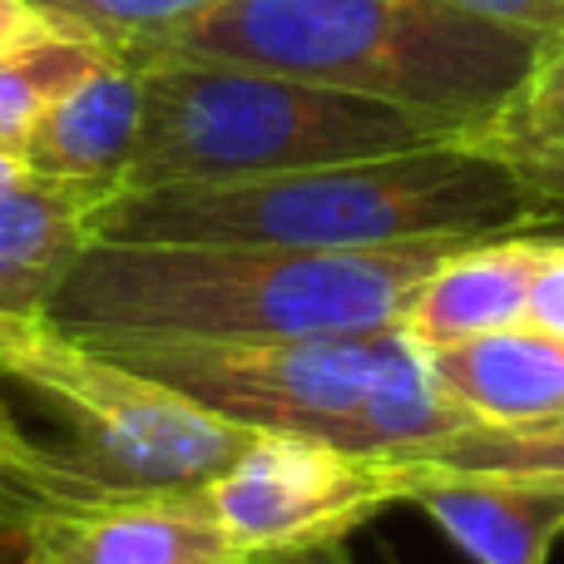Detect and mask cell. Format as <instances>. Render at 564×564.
Returning <instances> with one entry per match:
<instances>
[{"label": "cell", "mask_w": 564, "mask_h": 564, "mask_svg": "<svg viewBox=\"0 0 564 564\" xmlns=\"http://www.w3.org/2000/svg\"><path fill=\"white\" fill-rule=\"evenodd\" d=\"M0 401H6V391H0Z\"/></svg>", "instance_id": "24"}, {"label": "cell", "mask_w": 564, "mask_h": 564, "mask_svg": "<svg viewBox=\"0 0 564 564\" xmlns=\"http://www.w3.org/2000/svg\"><path fill=\"white\" fill-rule=\"evenodd\" d=\"M545 40L441 0H218L164 55L258 65L486 139Z\"/></svg>", "instance_id": "3"}, {"label": "cell", "mask_w": 564, "mask_h": 564, "mask_svg": "<svg viewBox=\"0 0 564 564\" xmlns=\"http://www.w3.org/2000/svg\"><path fill=\"white\" fill-rule=\"evenodd\" d=\"M204 496L248 560H278L347 545L361 525L406 506V480L391 456L263 431Z\"/></svg>", "instance_id": "7"}, {"label": "cell", "mask_w": 564, "mask_h": 564, "mask_svg": "<svg viewBox=\"0 0 564 564\" xmlns=\"http://www.w3.org/2000/svg\"><path fill=\"white\" fill-rule=\"evenodd\" d=\"M105 59V45L69 30H50L30 45L0 50V149L20 159V144L35 129V119Z\"/></svg>", "instance_id": "15"}, {"label": "cell", "mask_w": 564, "mask_h": 564, "mask_svg": "<svg viewBox=\"0 0 564 564\" xmlns=\"http://www.w3.org/2000/svg\"><path fill=\"white\" fill-rule=\"evenodd\" d=\"M248 564H351V560L341 545H332V550H312V555H278V560H248Z\"/></svg>", "instance_id": "22"}, {"label": "cell", "mask_w": 564, "mask_h": 564, "mask_svg": "<svg viewBox=\"0 0 564 564\" xmlns=\"http://www.w3.org/2000/svg\"><path fill=\"white\" fill-rule=\"evenodd\" d=\"M406 460L446 470H510V476H555L564 480V416L545 426H460L451 436L431 441L421 451H406Z\"/></svg>", "instance_id": "18"}, {"label": "cell", "mask_w": 564, "mask_h": 564, "mask_svg": "<svg viewBox=\"0 0 564 564\" xmlns=\"http://www.w3.org/2000/svg\"><path fill=\"white\" fill-rule=\"evenodd\" d=\"M89 496H99V490H89L69 470V460L50 446V436H35L10 411V401H0V564L20 560L30 530L50 506H69V500Z\"/></svg>", "instance_id": "14"}, {"label": "cell", "mask_w": 564, "mask_h": 564, "mask_svg": "<svg viewBox=\"0 0 564 564\" xmlns=\"http://www.w3.org/2000/svg\"><path fill=\"white\" fill-rule=\"evenodd\" d=\"M525 327L564 341V234H555L545 263H540L535 292H530V307H525Z\"/></svg>", "instance_id": "20"}, {"label": "cell", "mask_w": 564, "mask_h": 564, "mask_svg": "<svg viewBox=\"0 0 564 564\" xmlns=\"http://www.w3.org/2000/svg\"><path fill=\"white\" fill-rule=\"evenodd\" d=\"M426 361L436 387L466 411L470 426L520 431L564 416V341L525 322L426 351Z\"/></svg>", "instance_id": "13"}, {"label": "cell", "mask_w": 564, "mask_h": 564, "mask_svg": "<svg viewBox=\"0 0 564 564\" xmlns=\"http://www.w3.org/2000/svg\"><path fill=\"white\" fill-rule=\"evenodd\" d=\"M30 6L69 35H85L109 55L149 65L218 0H30Z\"/></svg>", "instance_id": "16"}, {"label": "cell", "mask_w": 564, "mask_h": 564, "mask_svg": "<svg viewBox=\"0 0 564 564\" xmlns=\"http://www.w3.org/2000/svg\"><path fill=\"white\" fill-rule=\"evenodd\" d=\"M0 391L55 426L50 446L99 496L208 490L253 441L50 317H0Z\"/></svg>", "instance_id": "6"}, {"label": "cell", "mask_w": 564, "mask_h": 564, "mask_svg": "<svg viewBox=\"0 0 564 564\" xmlns=\"http://www.w3.org/2000/svg\"><path fill=\"white\" fill-rule=\"evenodd\" d=\"M416 506L470 564H550L564 540V480L510 470H446L391 456Z\"/></svg>", "instance_id": "9"}, {"label": "cell", "mask_w": 564, "mask_h": 564, "mask_svg": "<svg viewBox=\"0 0 564 564\" xmlns=\"http://www.w3.org/2000/svg\"><path fill=\"white\" fill-rule=\"evenodd\" d=\"M451 10H466L480 20H500V25L530 30V35L550 40L564 35V0H441Z\"/></svg>", "instance_id": "19"}, {"label": "cell", "mask_w": 564, "mask_h": 564, "mask_svg": "<svg viewBox=\"0 0 564 564\" xmlns=\"http://www.w3.org/2000/svg\"><path fill=\"white\" fill-rule=\"evenodd\" d=\"M15 564H248L204 490H134L50 506Z\"/></svg>", "instance_id": "8"}, {"label": "cell", "mask_w": 564, "mask_h": 564, "mask_svg": "<svg viewBox=\"0 0 564 564\" xmlns=\"http://www.w3.org/2000/svg\"><path fill=\"white\" fill-rule=\"evenodd\" d=\"M500 154L520 159L525 169H564V35L540 45V59L500 124L486 134Z\"/></svg>", "instance_id": "17"}, {"label": "cell", "mask_w": 564, "mask_h": 564, "mask_svg": "<svg viewBox=\"0 0 564 564\" xmlns=\"http://www.w3.org/2000/svg\"><path fill=\"white\" fill-rule=\"evenodd\" d=\"M89 341L253 436L288 431L367 456H406L470 426L401 327L288 341Z\"/></svg>", "instance_id": "4"}, {"label": "cell", "mask_w": 564, "mask_h": 564, "mask_svg": "<svg viewBox=\"0 0 564 564\" xmlns=\"http://www.w3.org/2000/svg\"><path fill=\"white\" fill-rule=\"evenodd\" d=\"M139 69L144 134L124 188L228 184L456 139L406 109L258 65L159 55Z\"/></svg>", "instance_id": "5"}, {"label": "cell", "mask_w": 564, "mask_h": 564, "mask_svg": "<svg viewBox=\"0 0 564 564\" xmlns=\"http://www.w3.org/2000/svg\"><path fill=\"white\" fill-rule=\"evenodd\" d=\"M59 30L55 20H45L30 0H0V50H15V45H30V40L50 35Z\"/></svg>", "instance_id": "21"}, {"label": "cell", "mask_w": 564, "mask_h": 564, "mask_svg": "<svg viewBox=\"0 0 564 564\" xmlns=\"http://www.w3.org/2000/svg\"><path fill=\"white\" fill-rule=\"evenodd\" d=\"M560 228H520V234H490L451 248L397 312V327L421 351H441L456 341H476L525 322L530 292L540 263Z\"/></svg>", "instance_id": "10"}, {"label": "cell", "mask_w": 564, "mask_h": 564, "mask_svg": "<svg viewBox=\"0 0 564 564\" xmlns=\"http://www.w3.org/2000/svg\"><path fill=\"white\" fill-rule=\"evenodd\" d=\"M144 134V69L109 55L69 85L20 144V164L55 184L119 194Z\"/></svg>", "instance_id": "11"}, {"label": "cell", "mask_w": 564, "mask_h": 564, "mask_svg": "<svg viewBox=\"0 0 564 564\" xmlns=\"http://www.w3.org/2000/svg\"><path fill=\"white\" fill-rule=\"evenodd\" d=\"M560 224L564 198L486 139H441L228 184L119 188L95 208V238L109 243H258L302 253H381Z\"/></svg>", "instance_id": "1"}, {"label": "cell", "mask_w": 564, "mask_h": 564, "mask_svg": "<svg viewBox=\"0 0 564 564\" xmlns=\"http://www.w3.org/2000/svg\"><path fill=\"white\" fill-rule=\"evenodd\" d=\"M470 238L302 253L258 243H109L95 238L45 317L79 337L288 341L397 327L406 292Z\"/></svg>", "instance_id": "2"}, {"label": "cell", "mask_w": 564, "mask_h": 564, "mask_svg": "<svg viewBox=\"0 0 564 564\" xmlns=\"http://www.w3.org/2000/svg\"><path fill=\"white\" fill-rule=\"evenodd\" d=\"M20 174H25V164H20L15 154H6V149H0V188H6V184H15Z\"/></svg>", "instance_id": "23"}, {"label": "cell", "mask_w": 564, "mask_h": 564, "mask_svg": "<svg viewBox=\"0 0 564 564\" xmlns=\"http://www.w3.org/2000/svg\"><path fill=\"white\" fill-rule=\"evenodd\" d=\"M105 194L20 174L0 188V317H45L55 292L95 243Z\"/></svg>", "instance_id": "12"}]
</instances>
